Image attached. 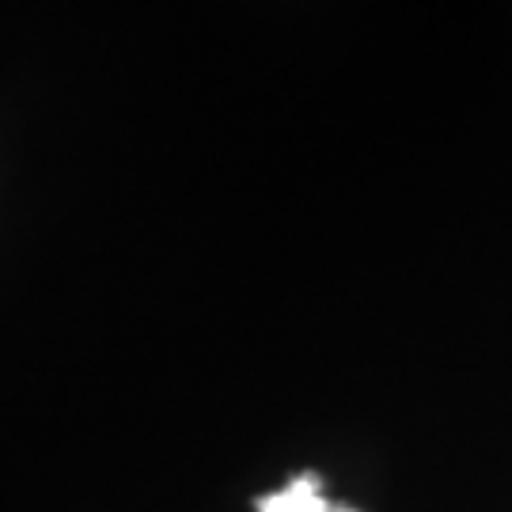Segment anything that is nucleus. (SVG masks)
<instances>
[{
    "instance_id": "obj_1",
    "label": "nucleus",
    "mask_w": 512,
    "mask_h": 512,
    "mask_svg": "<svg viewBox=\"0 0 512 512\" xmlns=\"http://www.w3.org/2000/svg\"><path fill=\"white\" fill-rule=\"evenodd\" d=\"M258 512H353V509H334L327 501V494H323L319 475H300L285 490L262 497Z\"/></svg>"
}]
</instances>
